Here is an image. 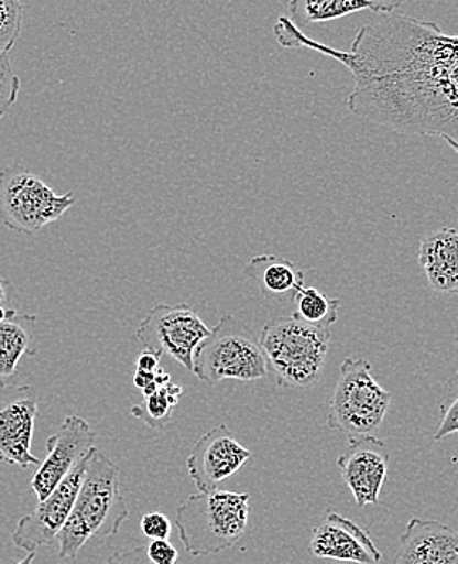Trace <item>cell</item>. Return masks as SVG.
Listing matches in <instances>:
<instances>
[{
	"label": "cell",
	"mask_w": 458,
	"mask_h": 564,
	"mask_svg": "<svg viewBox=\"0 0 458 564\" xmlns=\"http://www.w3.org/2000/svg\"><path fill=\"white\" fill-rule=\"evenodd\" d=\"M377 15L348 51L308 39L287 17L273 32L281 46L308 47L351 73V113L399 134L436 135L458 154V35L426 20Z\"/></svg>",
	"instance_id": "obj_1"
},
{
	"label": "cell",
	"mask_w": 458,
	"mask_h": 564,
	"mask_svg": "<svg viewBox=\"0 0 458 564\" xmlns=\"http://www.w3.org/2000/svg\"><path fill=\"white\" fill-rule=\"evenodd\" d=\"M121 470L95 447L73 512L57 535L61 560H76L90 540H107L128 521Z\"/></svg>",
	"instance_id": "obj_2"
},
{
	"label": "cell",
	"mask_w": 458,
	"mask_h": 564,
	"mask_svg": "<svg viewBox=\"0 0 458 564\" xmlns=\"http://www.w3.org/2000/svg\"><path fill=\"white\" fill-rule=\"evenodd\" d=\"M249 516L250 495L216 488L188 496L176 509V525L189 555L209 556L242 540Z\"/></svg>",
	"instance_id": "obj_3"
},
{
	"label": "cell",
	"mask_w": 458,
	"mask_h": 564,
	"mask_svg": "<svg viewBox=\"0 0 458 564\" xmlns=\"http://www.w3.org/2000/svg\"><path fill=\"white\" fill-rule=\"evenodd\" d=\"M330 339V329L315 328L292 315L268 322L258 336L277 386L298 390L314 389L320 382Z\"/></svg>",
	"instance_id": "obj_4"
},
{
	"label": "cell",
	"mask_w": 458,
	"mask_h": 564,
	"mask_svg": "<svg viewBox=\"0 0 458 564\" xmlns=\"http://www.w3.org/2000/svg\"><path fill=\"white\" fill-rule=\"evenodd\" d=\"M193 373L214 387L222 380L254 382L270 376L260 341L246 323L222 315L193 356Z\"/></svg>",
	"instance_id": "obj_5"
},
{
	"label": "cell",
	"mask_w": 458,
	"mask_h": 564,
	"mask_svg": "<svg viewBox=\"0 0 458 564\" xmlns=\"http://www.w3.org/2000/svg\"><path fill=\"white\" fill-rule=\"evenodd\" d=\"M392 403V393L377 382L371 362L346 358L330 400L328 426L348 440L374 436Z\"/></svg>",
	"instance_id": "obj_6"
},
{
	"label": "cell",
	"mask_w": 458,
	"mask_h": 564,
	"mask_svg": "<svg viewBox=\"0 0 458 564\" xmlns=\"http://www.w3.org/2000/svg\"><path fill=\"white\" fill-rule=\"evenodd\" d=\"M73 192L57 195L40 176L20 165L0 170V220L25 236H35L56 223L74 204Z\"/></svg>",
	"instance_id": "obj_7"
},
{
	"label": "cell",
	"mask_w": 458,
	"mask_h": 564,
	"mask_svg": "<svg viewBox=\"0 0 458 564\" xmlns=\"http://www.w3.org/2000/svg\"><path fill=\"white\" fill-rule=\"evenodd\" d=\"M209 333V326L189 305L157 304L139 323L135 336L145 351L159 358L168 355L193 372V356Z\"/></svg>",
	"instance_id": "obj_8"
},
{
	"label": "cell",
	"mask_w": 458,
	"mask_h": 564,
	"mask_svg": "<svg viewBox=\"0 0 458 564\" xmlns=\"http://www.w3.org/2000/svg\"><path fill=\"white\" fill-rule=\"evenodd\" d=\"M91 452L73 468V471L51 491L46 499L40 501L35 511L19 519L12 535L17 546L25 552H36L42 546L56 542L57 535L73 512Z\"/></svg>",
	"instance_id": "obj_9"
},
{
	"label": "cell",
	"mask_w": 458,
	"mask_h": 564,
	"mask_svg": "<svg viewBox=\"0 0 458 564\" xmlns=\"http://www.w3.org/2000/svg\"><path fill=\"white\" fill-rule=\"evenodd\" d=\"M95 440L97 433L84 417L67 414L59 430L47 437L46 458L39 465L30 484L39 501L46 499L73 468L94 451Z\"/></svg>",
	"instance_id": "obj_10"
},
{
	"label": "cell",
	"mask_w": 458,
	"mask_h": 564,
	"mask_svg": "<svg viewBox=\"0 0 458 564\" xmlns=\"http://www.w3.org/2000/svg\"><path fill=\"white\" fill-rule=\"evenodd\" d=\"M0 462L30 468L42 464L32 454L39 399L32 387L0 389Z\"/></svg>",
	"instance_id": "obj_11"
},
{
	"label": "cell",
	"mask_w": 458,
	"mask_h": 564,
	"mask_svg": "<svg viewBox=\"0 0 458 564\" xmlns=\"http://www.w3.org/2000/svg\"><path fill=\"white\" fill-rule=\"evenodd\" d=\"M250 457L249 448L233 437L226 424H219L199 437L186 458V468L198 491H210L233 477Z\"/></svg>",
	"instance_id": "obj_12"
},
{
	"label": "cell",
	"mask_w": 458,
	"mask_h": 564,
	"mask_svg": "<svg viewBox=\"0 0 458 564\" xmlns=\"http://www.w3.org/2000/svg\"><path fill=\"white\" fill-rule=\"evenodd\" d=\"M390 452L374 436L349 440L348 448L338 458L342 480L351 489L358 508L377 505L389 471Z\"/></svg>",
	"instance_id": "obj_13"
},
{
	"label": "cell",
	"mask_w": 458,
	"mask_h": 564,
	"mask_svg": "<svg viewBox=\"0 0 458 564\" xmlns=\"http://www.w3.org/2000/svg\"><path fill=\"white\" fill-rule=\"evenodd\" d=\"M308 552L314 558L336 562L379 564L382 553L368 530L345 516L330 511L324 522L312 530Z\"/></svg>",
	"instance_id": "obj_14"
},
{
	"label": "cell",
	"mask_w": 458,
	"mask_h": 564,
	"mask_svg": "<svg viewBox=\"0 0 458 564\" xmlns=\"http://www.w3.org/2000/svg\"><path fill=\"white\" fill-rule=\"evenodd\" d=\"M396 564H458V530L413 518L400 539Z\"/></svg>",
	"instance_id": "obj_15"
},
{
	"label": "cell",
	"mask_w": 458,
	"mask_h": 564,
	"mask_svg": "<svg viewBox=\"0 0 458 564\" xmlns=\"http://www.w3.org/2000/svg\"><path fill=\"white\" fill-rule=\"evenodd\" d=\"M417 261L434 291L458 295V232L443 227L424 237Z\"/></svg>",
	"instance_id": "obj_16"
},
{
	"label": "cell",
	"mask_w": 458,
	"mask_h": 564,
	"mask_svg": "<svg viewBox=\"0 0 458 564\" xmlns=\"http://www.w3.org/2000/svg\"><path fill=\"white\" fill-rule=\"evenodd\" d=\"M36 317L10 308L0 323V389L15 386L19 366L25 356L36 352Z\"/></svg>",
	"instance_id": "obj_17"
},
{
	"label": "cell",
	"mask_w": 458,
	"mask_h": 564,
	"mask_svg": "<svg viewBox=\"0 0 458 564\" xmlns=\"http://www.w3.org/2000/svg\"><path fill=\"white\" fill-rule=\"evenodd\" d=\"M246 276L253 281L264 297L283 301L304 288V273L292 261L276 254H260L251 258Z\"/></svg>",
	"instance_id": "obj_18"
},
{
	"label": "cell",
	"mask_w": 458,
	"mask_h": 564,
	"mask_svg": "<svg viewBox=\"0 0 458 564\" xmlns=\"http://www.w3.org/2000/svg\"><path fill=\"white\" fill-rule=\"evenodd\" d=\"M364 10L375 13L374 6L368 0H290V20L298 30L312 23L334 22Z\"/></svg>",
	"instance_id": "obj_19"
},
{
	"label": "cell",
	"mask_w": 458,
	"mask_h": 564,
	"mask_svg": "<svg viewBox=\"0 0 458 564\" xmlns=\"http://www.w3.org/2000/svg\"><path fill=\"white\" fill-rule=\"evenodd\" d=\"M295 304L292 317L295 321L307 323L315 328L330 329L338 322L341 302L321 294L315 288H302L294 294Z\"/></svg>",
	"instance_id": "obj_20"
},
{
	"label": "cell",
	"mask_w": 458,
	"mask_h": 564,
	"mask_svg": "<svg viewBox=\"0 0 458 564\" xmlns=\"http://www.w3.org/2000/svg\"><path fill=\"white\" fill-rule=\"evenodd\" d=\"M183 387L168 382L157 392L145 397L144 402L131 408V414L151 427H165L172 423L173 410L178 404Z\"/></svg>",
	"instance_id": "obj_21"
},
{
	"label": "cell",
	"mask_w": 458,
	"mask_h": 564,
	"mask_svg": "<svg viewBox=\"0 0 458 564\" xmlns=\"http://www.w3.org/2000/svg\"><path fill=\"white\" fill-rule=\"evenodd\" d=\"M23 9L20 0H0V53L9 54L22 33Z\"/></svg>",
	"instance_id": "obj_22"
},
{
	"label": "cell",
	"mask_w": 458,
	"mask_h": 564,
	"mask_svg": "<svg viewBox=\"0 0 458 564\" xmlns=\"http://www.w3.org/2000/svg\"><path fill=\"white\" fill-rule=\"evenodd\" d=\"M439 410L440 423L436 433H434L436 443L458 433V372L447 380Z\"/></svg>",
	"instance_id": "obj_23"
},
{
	"label": "cell",
	"mask_w": 458,
	"mask_h": 564,
	"mask_svg": "<svg viewBox=\"0 0 458 564\" xmlns=\"http://www.w3.org/2000/svg\"><path fill=\"white\" fill-rule=\"evenodd\" d=\"M22 82L10 64L9 54L0 53V121L19 100Z\"/></svg>",
	"instance_id": "obj_24"
},
{
	"label": "cell",
	"mask_w": 458,
	"mask_h": 564,
	"mask_svg": "<svg viewBox=\"0 0 458 564\" xmlns=\"http://www.w3.org/2000/svg\"><path fill=\"white\" fill-rule=\"evenodd\" d=\"M141 530L149 540H165L172 535V521L162 512L142 516Z\"/></svg>",
	"instance_id": "obj_25"
},
{
	"label": "cell",
	"mask_w": 458,
	"mask_h": 564,
	"mask_svg": "<svg viewBox=\"0 0 458 564\" xmlns=\"http://www.w3.org/2000/svg\"><path fill=\"white\" fill-rule=\"evenodd\" d=\"M145 555L152 564H176L179 560L178 550L170 542V539L151 540L145 549Z\"/></svg>",
	"instance_id": "obj_26"
},
{
	"label": "cell",
	"mask_w": 458,
	"mask_h": 564,
	"mask_svg": "<svg viewBox=\"0 0 458 564\" xmlns=\"http://www.w3.org/2000/svg\"><path fill=\"white\" fill-rule=\"evenodd\" d=\"M107 564H152L145 555L144 549L124 550L113 552L108 556Z\"/></svg>",
	"instance_id": "obj_27"
},
{
	"label": "cell",
	"mask_w": 458,
	"mask_h": 564,
	"mask_svg": "<svg viewBox=\"0 0 458 564\" xmlns=\"http://www.w3.org/2000/svg\"><path fill=\"white\" fill-rule=\"evenodd\" d=\"M161 359L157 355L151 351H142L141 355L135 359V370H142V372H155L161 367Z\"/></svg>",
	"instance_id": "obj_28"
},
{
	"label": "cell",
	"mask_w": 458,
	"mask_h": 564,
	"mask_svg": "<svg viewBox=\"0 0 458 564\" xmlns=\"http://www.w3.org/2000/svg\"><path fill=\"white\" fill-rule=\"evenodd\" d=\"M15 289H13L12 282L0 276V307H10L13 301H15Z\"/></svg>",
	"instance_id": "obj_29"
},
{
	"label": "cell",
	"mask_w": 458,
	"mask_h": 564,
	"mask_svg": "<svg viewBox=\"0 0 458 564\" xmlns=\"http://www.w3.org/2000/svg\"><path fill=\"white\" fill-rule=\"evenodd\" d=\"M374 6L375 13H393L405 0H368Z\"/></svg>",
	"instance_id": "obj_30"
},
{
	"label": "cell",
	"mask_w": 458,
	"mask_h": 564,
	"mask_svg": "<svg viewBox=\"0 0 458 564\" xmlns=\"http://www.w3.org/2000/svg\"><path fill=\"white\" fill-rule=\"evenodd\" d=\"M36 552H26V556L23 560H20L19 563L15 564H33V560H35Z\"/></svg>",
	"instance_id": "obj_31"
},
{
	"label": "cell",
	"mask_w": 458,
	"mask_h": 564,
	"mask_svg": "<svg viewBox=\"0 0 458 564\" xmlns=\"http://www.w3.org/2000/svg\"><path fill=\"white\" fill-rule=\"evenodd\" d=\"M9 311H10V308H7V307H0V323H2L3 321H6L7 315H9Z\"/></svg>",
	"instance_id": "obj_32"
}]
</instances>
